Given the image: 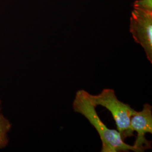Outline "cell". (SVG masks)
I'll return each mask as SVG.
<instances>
[{
	"mask_svg": "<svg viewBox=\"0 0 152 152\" xmlns=\"http://www.w3.org/2000/svg\"><path fill=\"white\" fill-rule=\"evenodd\" d=\"M96 105L92 102L90 94L80 90L76 92L73 102V110L81 114L97 131L102 142V152H138L133 145L125 142L119 132L109 129L99 117Z\"/></svg>",
	"mask_w": 152,
	"mask_h": 152,
	"instance_id": "1",
	"label": "cell"
},
{
	"mask_svg": "<svg viewBox=\"0 0 152 152\" xmlns=\"http://www.w3.org/2000/svg\"><path fill=\"white\" fill-rule=\"evenodd\" d=\"M90 97L96 106L100 105L109 110L123 139L134 135L130 129V120L136 110L130 105L118 100L114 90L104 88L98 95L90 94Z\"/></svg>",
	"mask_w": 152,
	"mask_h": 152,
	"instance_id": "2",
	"label": "cell"
},
{
	"mask_svg": "<svg viewBox=\"0 0 152 152\" xmlns=\"http://www.w3.org/2000/svg\"><path fill=\"white\" fill-rule=\"evenodd\" d=\"M130 31L152 64V12L134 8L131 16Z\"/></svg>",
	"mask_w": 152,
	"mask_h": 152,
	"instance_id": "3",
	"label": "cell"
},
{
	"mask_svg": "<svg viewBox=\"0 0 152 152\" xmlns=\"http://www.w3.org/2000/svg\"><path fill=\"white\" fill-rule=\"evenodd\" d=\"M130 129L133 132L136 131L137 137L134 147L138 152H144L151 149L150 142L146 139L145 134L152 133V107L149 104H145L140 112L136 111L130 120Z\"/></svg>",
	"mask_w": 152,
	"mask_h": 152,
	"instance_id": "4",
	"label": "cell"
},
{
	"mask_svg": "<svg viewBox=\"0 0 152 152\" xmlns=\"http://www.w3.org/2000/svg\"><path fill=\"white\" fill-rule=\"evenodd\" d=\"M1 102L0 100V105ZM11 128L10 122L1 113L0 108V149L5 148L9 142L7 134Z\"/></svg>",
	"mask_w": 152,
	"mask_h": 152,
	"instance_id": "5",
	"label": "cell"
},
{
	"mask_svg": "<svg viewBox=\"0 0 152 152\" xmlns=\"http://www.w3.org/2000/svg\"><path fill=\"white\" fill-rule=\"evenodd\" d=\"M152 0H137L134 3V8L152 12Z\"/></svg>",
	"mask_w": 152,
	"mask_h": 152,
	"instance_id": "6",
	"label": "cell"
}]
</instances>
